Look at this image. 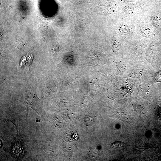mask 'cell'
Returning <instances> with one entry per match:
<instances>
[{
    "label": "cell",
    "instance_id": "cell-1",
    "mask_svg": "<svg viewBox=\"0 0 161 161\" xmlns=\"http://www.w3.org/2000/svg\"><path fill=\"white\" fill-rule=\"evenodd\" d=\"M23 103L27 107L32 108L33 109H36L39 103V99L32 89L26 90L23 96Z\"/></svg>",
    "mask_w": 161,
    "mask_h": 161
},
{
    "label": "cell",
    "instance_id": "cell-2",
    "mask_svg": "<svg viewBox=\"0 0 161 161\" xmlns=\"http://www.w3.org/2000/svg\"><path fill=\"white\" fill-rule=\"evenodd\" d=\"M119 30L121 32L126 33L129 32V29L126 25H122L119 27Z\"/></svg>",
    "mask_w": 161,
    "mask_h": 161
},
{
    "label": "cell",
    "instance_id": "cell-3",
    "mask_svg": "<svg viewBox=\"0 0 161 161\" xmlns=\"http://www.w3.org/2000/svg\"><path fill=\"white\" fill-rule=\"evenodd\" d=\"M155 81L159 82L161 81V71L159 72L156 75L154 78Z\"/></svg>",
    "mask_w": 161,
    "mask_h": 161
},
{
    "label": "cell",
    "instance_id": "cell-4",
    "mask_svg": "<svg viewBox=\"0 0 161 161\" xmlns=\"http://www.w3.org/2000/svg\"><path fill=\"white\" fill-rule=\"evenodd\" d=\"M150 31L148 30V29H145L143 30L142 31V34L144 36L148 37V36H149L150 34Z\"/></svg>",
    "mask_w": 161,
    "mask_h": 161
},
{
    "label": "cell",
    "instance_id": "cell-5",
    "mask_svg": "<svg viewBox=\"0 0 161 161\" xmlns=\"http://www.w3.org/2000/svg\"><path fill=\"white\" fill-rule=\"evenodd\" d=\"M119 44L118 41L114 42L113 44V47L114 49H117L119 48Z\"/></svg>",
    "mask_w": 161,
    "mask_h": 161
},
{
    "label": "cell",
    "instance_id": "cell-6",
    "mask_svg": "<svg viewBox=\"0 0 161 161\" xmlns=\"http://www.w3.org/2000/svg\"><path fill=\"white\" fill-rule=\"evenodd\" d=\"M158 113L160 118L161 119V107L159 109Z\"/></svg>",
    "mask_w": 161,
    "mask_h": 161
}]
</instances>
